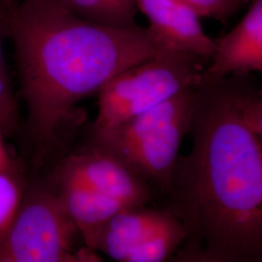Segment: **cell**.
<instances>
[{
  "mask_svg": "<svg viewBox=\"0 0 262 262\" xmlns=\"http://www.w3.org/2000/svg\"><path fill=\"white\" fill-rule=\"evenodd\" d=\"M0 2H1L2 5L4 6L5 10L9 9V8H11V7L16 3L15 0H0Z\"/></svg>",
  "mask_w": 262,
  "mask_h": 262,
  "instance_id": "obj_20",
  "label": "cell"
},
{
  "mask_svg": "<svg viewBox=\"0 0 262 262\" xmlns=\"http://www.w3.org/2000/svg\"><path fill=\"white\" fill-rule=\"evenodd\" d=\"M137 10L149 21L147 28L158 49L194 56L209 63L214 38L203 30L200 18L181 0H136Z\"/></svg>",
  "mask_w": 262,
  "mask_h": 262,
  "instance_id": "obj_7",
  "label": "cell"
},
{
  "mask_svg": "<svg viewBox=\"0 0 262 262\" xmlns=\"http://www.w3.org/2000/svg\"><path fill=\"white\" fill-rule=\"evenodd\" d=\"M172 262H212L196 247L189 245Z\"/></svg>",
  "mask_w": 262,
  "mask_h": 262,
  "instance_id": "obj_17",
  "label": "cell"
},
{
  "mask_svg": "<svg viewBox=\"0 0 262 262\" xmlns=\"http://www.w3.org/2000/svg\"><path fill=\"white\" fill-rule=\"evenodd\" d=\"M190 152L179 157L168 194L192 246L212 262H260L262 136L225 81L197 90Z\"/></svg>",
  "mask_w": 262,
  "mask_h": 262,
  "instance_id": "obj_1",
  "label": "cell"
},
{
  "mask_svg": "<svg viewBox=\"0 0 262 262\" xmlns=\"http://www.w3.org/2000/svg\"><path fill=\"white\" fill-rule=\"evenodd\" d=\"M76 234L47 179L27 190L19 215L0 235V262H62Z\"/></svg>",
  "mask_w": 262,
  "mask_h": 262,
  "instance_id": "obj_5",
  "label": "cell"
},
{
  "mask_svg": "<svg viewBox=\"0 0 262 262\" xmlns=\"http://www.w3.org/2000/svg\"><path fill=\"white\" fill-rule=\"evenodd\" d=\"M66 9L84 19L114 28L136 25V0H57Z\"/></svg>",
  "mask_w": 262,
  "mask_h": 262,
  "instance_id": "obj_11",
  "label": "cell"
},
{
  "mask_svg": "<svg viewBox=\"0 0 262 262\" xmlns=\"http://www.w3.org/2000/svg\"><path fill=\"white\" fill-rule=\"evenodd\" d=\"M4 133L0 130V169L5 168L12 163L9 152L4 141Z\"/></svg>",
  "mask_w": 262,
  "mask_h": 262,
  "instance_id": "obj_18",
  "label": "cell"
},
{
  "mask_svg": "<svg viewBox=\"0 0 262 262\" xmlns=\"http://www.w3.org/2000/svg\"><path fill=\"white\" fill-rule=\"evenodd\" d=\"M27 190L12 163L0 169V235L19 215Z\"/></svg>",
  "mask_w": 262,
  "mask_h": 262,
  "instance_id": "obj_13",
  "label": "cell"
},
{
  "mask_svg": "<svg viewBox=\"0 0 262 262\" xmlns=\"http://www.w3.org/2000/svg\"><path fill=\"white\" fill-rule=\"evenodd\" d=\"M19 112L9 76L6 70L0 71V130L5 135L19 126Z\"/></svg>",
  "mask_w": 262,
  "mask_h": 262,
  "instance_id": "obj_14",
  "label": "cell"
},
{
  "mask_svg": "<svg viewBox=\"0 0 262 262\" xmlns=\"http://www.w3.org/2000/svg\"><path fill=\"white\" fill-rule=\"evenodd\" d=\"M62 262H101V258L95 251L85 246L67 253Z\"/></svg>",
  "mask_w": 262,
  "mask_h": 262,
  "instance_id": "obj_16",
  "label": "cell"
},
{
  "mask_svg": "<svg viewBox=\"0 0 262 262\" xmlns=\"http://www.w3.org/2000/svg\"><path fill=\"white\" fill-rule=\"evenodd\" d=\"M173 216L170 212L144 206L125 208L103 225L90 248L105 253L115 261L124 262L136 247Z\"/></svg>",
  "mask_w": 262,
  "mask_h": 262,
  "instance_id": "obj_9",
  "label": "cell"
},
{
  "mask_svg": "<svg viewBox=\"0 0 262 262\" xmlns=\"http://www.w3.org/2000/svg\"><path fill=\"white\" fill-rule=\"evenodd\" d=\"M5 19L38 161L55 145L76 104L158 51L147 28L96 24L57 0L16 2Z\"/></svg>",
  "mask_w": 262,
  "mask_h": 262,
  "instance_id": "obj_2",
  "label": "cell"
},
{
  "mask_svg": "<svg viewBox=\"0 0 262 262\" xmlns=\"http://www.w3.org/2000/svg\"><path fill=\"white\" fill-rule=\"evenodd\" d=\"M197 88L118 125L90 127L89 144L122 161L150 187L168 193L179 150L189 133Z\"/></svg>",
  "mask_w": 262,
  "mask_h": 262,
  "instance_id": "obj_3",
  "label": "cell"
},
{
  "mask_svg": "<svg viewBox=\"0 0 262 262\" xmlns=\"http://www.w3.org/2000/svg\"><path fill=\"white\" fill-rule=\"evenodd\" d=\"M193 10L199 18H213L226 21L248 0H181Z\"/></svg>",
  "mask_w": 262,
  "mask_h": 262,
  "instance_id": "obj_15",
  "label": "cell"
},
{
  "mask_svg": "<svg viewBox=\"0 0 262 262\" xmlns=\"http://www.w3.org/2000/svg\"><path fill=\"white\" fill-rule=\"evenodd\" d=\"M49 180L58 186L82 187L129 207L145 206L151 187L122 161L89 144L62 159Z\"/></svg>",
  "mask_w": 262,
  "mask_h": 262,
  "instance_id": "obj_6",
  "label": "cell"
},
{
  "mask_svg": "<svg viewBox=\"0 0 262 262\" xmlns=\"http://www.w3.org/2000/svg\"><path fill=\"white\" fill-rule=\"evenodd\" d=\"M202 74V84L262 71V0H251L243 18L224 36Z\"/></svg>",
  "mask_w": 262,
  "mask_h": 262,
  "instance_id": "obj_8",
  "label": "cell"
},
{
  "mask_svg": "<svg viewBox=\"0 0 262 262\" xmlns=\"http://www.w3.org/2000/svg\"><path fill=\"white\" fill-rule=\"evenodd\" d=\"M205 62L194 56L158 49L155 56L111 78L98 92V114L91 128L118 125L202 84Z\"/></svg>",
  "mask_w": 262,
  "mask_h": 262,
  "instance_id": "obj_4",
  "label": "cell"
},
{
  "mask_svg": "<svg viewBox=\"0 0 262 262\" xmlns=\"http://www.w3.org/2000/svg\"><path fill=\"white\" fill-rule=\"evenodd\" d=\"M52 185L77 233L81 235L89 248L103 225L116 214L129 207L119 200L82 187L58 186L54 183Z\"/></svg>",
  "mask_w": 262,
  "mask_h": 262,
  "instance_id": "obj_10",
  "label": "cell"
},
{
  "mask_svg": "<svg viewBox=\"0 0 262 262\" xmlns=\"http://www.w3.org/2000/svg\"><path fill=\"white\" fill-rule=\"evenodd\" d=\"M187 238V230L176 216L136 247L124 262H165Z\"/></svg>",
  "mask_w": 262,
  "mask_h": 262,
  "instance_id": "obj_12",
  "label": "cell"
},
{
  "mask_svg": "<svg viewBox=\"0 0 262 262\" xmlns=\"http://www.w3.org/2000/svg\"><path fill=\"white\" fill-rule=\"evenodd\" d=\"M7 25L3 28H6ZM0 28V71L2 70H6V66H5V60H4V49H3V29L4 28Z\"/></svg>",
  "mask_w": 262,
  "mask_h": 262,
  "instance_id": "obj_19",
  "label": "cell"
}]
</instances>
